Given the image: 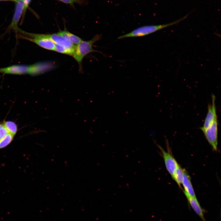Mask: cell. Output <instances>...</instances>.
Wrapping results in <instances>:
<instances>
[{
  "label": "cell",
  "mask_w": 221,
  "mask_h": 221,
  "mask_svg": "<svg viewBox=\"0 0 221 221\" xmlns=\"http://www.w3.org/2000/svg\"><path fill=\"white\" fill-rule=\"evenodd\" d=\"M52 64L45 62L37 63L31 65L15 64L0 68V73L4 74H29L37 75L51 69Z\"/></svg>",
  "instance_id": "cell-1"
},
{
  "label": "cell",
  "mask_w": 221,
  "mask_h": 221,
  "mask_svg": "<svg viewBox=\"0 0 221 221\" xmlns=\"http://www.w3.org/2000/svg\"><path fill=\"white\" fill-rule=\"evenodd\" d=\"M188 16V14H187L184 17L177 21L167 24L159 25H146L134 29L130 33L119 37L118 39H121L126 38L145 36L162 29L177 24L186 18Z\"/></svg>",
  "instance_id": "cell-2"
},
{
  "label": "cell",
  "mask_w": 221,
  "mask_h": 221,
  "mask_svg": "<svg viewBox=\"0 0 221 221\" xmlns=\"http://www.w3.org/2000/svg\"><path fill=\"white\" fill-rule=\"evenodd\" d=\"M101 38V35L97 34L91 39L88 41H82L76 45L72 56L78 63L79 69H82V62L84 56L89 53L97 51L93 48V45Z\"/></svg>",
  "instance_id": "cell-3"
},
{
  "label": "cell",
  "mask_w": 221,
  "mask_h": 221,
  "mask_svg": "<svg viewBox=\"0 0 221 221\" xmlns=\"http://www.w3.org/2000/svg\"><path fill=\"white\" fill-rule=\"evenodd\" d=\"M218 126V121L216 119L210 127L203 131L208 142L213 149L215 151L217 149Z\"/></svg>",
  "instance_id": "cell-4"
},
{
  "label": "cell",
  "mask_w": 221,
  "mask_h": 221,
  "mask_svg": "<svg viewBox=\"0 0 221 221\" xmlns=\"http://www.w3.org/2000/svg\"><path fill=\"white\" fill-rule=\"evenodd\" d=\"M211 96L212 103L209 104L208 106V111L204 124L203 126L200 128L202 131L210 127L213 122L217 119L215 104V97L214 94H212Z\"/></svg>",
  "instance_id": "cell-5"
},
{
  "label": "cell",
  "mask_w": 221,
  "mask_h": 221,
  "mask_svg": "<svg viewBox=\"0 0 221 221\" xmlns=\"http://www.w3.org/2000/svg\"><path fill=\"white\" fill-rule=\"evenodd\" d=\"M157 145L161 151L166 169L173 177L179 164L169 152L166 151L158 145Z\"/></svg>",
  "instance_id": "cell-6"
},
{
  "label": "cell",
  "mask_w": 221,
  "mask_h": 221,
  "mask_svg": "<svg viewBox=\"0 0 221 221\" xmlns=\"http://www.w3.org/2000/svg\"><path fill=\"white\" fill-rule=\"evenodd\" d=\"M15 13L11 23L8 27L6 32L8 33L12 29L16 33L19 28L18 24L21 16L24 9V0H16Z\"/></svg>",
  "instance_id": "cell-7"
},
{
  "label": "cell",
  "mask_w": 221,
  "mask_h": 221,
  "mask_svg": "<svg viewBox=\"0 0 221 221\" xmlns=\"http://www.w3.org/2000/svg\"><path fill=\"white\" fill-rule=\"evenodd\" d=\"M44 37L51 40L55 45L66 48L76 49V45H74L67 38L56 33L53 34H43Z\"/></svg>",
  "instance_id": "cell-8"
},
{
  "label": "cell",
  "mask_w": 221,
  "mask_h": 221,
  "mask_svg": "<svg viewBox=\"0 0 221 221\" xmlns=\"http://www.w3.org/2000/svg\"><path fill=\"white\" fill-rule=\"evenodd\" d=\"M184 193L189 204L194 211L199 216L202 221H206L204 216V213L205 211L201 206L196 197H191L185 192H184Z\"/></svg>",
  "instance_id": "cell-9"
},
{
  "label": "cell",
  "mask_w": 221,
  "mask_h": 221,
  "mask_svg": "<svg viewBox=\"0 0 221 221\" xmlns=\"http://www.w3.org/2000/svg\"><path fill=\"white\" fill-rule=\"evenodd\" d=\"M182 184L184 188V192L186 193L191 197H196L191 181L190 177L186 170L184 169H183V175Z\"/></svg>",
  "instance_id": "cell-10"
},
{
  "label": "cell",
  "mask_w": 221,
  "mask_h": 221,
  "mask_svg": "<svg viewBox=\"0 0 221 221\" xmlns=\"http://www.w3.org/2000/svg\"><path fill=\"white\" fill-rule=\"evenodd\" d=\"M56 33L67 38L75 45H77L83 41L79 37L66 30L60 31Z\"/></svg>",
  "instance_id": "cell-11"
},
{
  "label": "cell",
  "mask_w": 221,
  "mask_h": 221,
  "mask_svg": "<svg viewBox=\"0 0 221 221\" xmlns=\"http://www.w3.org/2000/svg\"><path fill=\"white\" fill-rule=\"evenodd\" d=\"M183 175V169L178 165L177 166L172 178L176 182L177 184L181 187Z\"/></svg>",
  "instance_id": "cell-12"
},
{
  "label": "cell",
  "mask_w": 221,
  "mask_h": 221,
  "mask_svg": "<svg viewBox=\"0 0 221 221\" xmlns=\"http://www.w3.org/2000/svg\"><path fill=\"white\" fill-rule=\"evenodd\" d=\"M9 133L14 136L17 132V127L16 124L14 122L8 121L5 122L3 123Z\"/></svg>",
  "instance_id": "cell-13"
},
{
  "label": "cell",
  "mask_w": 221,
  "mask_h": 221,
  "mask_svg": "<svg viewBox=\"0 0 221 221\" xmlns=\"http://www.w3.org/2000/svg\"><path fill=\"white\" fill-rule=\"evenodd\" d=\"M14 136L8 133L0 140V149L6 147L12 141Z\"/></svg>",
  "instance_id": "cell-14"
},
{
  "label": "cell",
  "mask_w": 221,
  "mask_h": 221,
  "mask_svg": "<svg viewBox=\"0 0 221 221\" xmlns=\"http://www.w3.org/2000/svg\"><path fill=\"white\" fill-rule=\"evenodd\" d=\"M75 49L67 48L55 45V51L62 54H68L72 56Z\"/></svg>",
  "instance_id": "cell-15"
},
{
  "label": "cell",
  "mask_w": 221,
  "mask_h": 221,
  "mask_svg": "<svg viewBox=\"0 0 221 221\" xmlns=\"http://www.w3.org/2000/svg\"><path fill=\"white\" fill-rule=\"evenodd\" d=\"M64 3L69 4L70 5H73V4L76 3H81L82 0H58Z\"/></svg>",
  "instance_id": "cell-16"
},
{
  "label": "cell",
  "mask_w": 221,
  "mask_h": 221,
  "mask_svg": "<svg viewBox=\"0 0 221 221\" xmlns=\"http://www.w3.org/2000/svg\"><path fill=\"white\" fill-rule=\"evenodd\" d=\"M8 133V131L3 125L0 129V140Z\"/></svg>",
  "instance_id": "cell-17"
},
{
  "label": "cell",
  "mask_w": 221,
  "mask_h": 221,
  "mask_svg": "<svg viewBox=\"0 0 221 221\" xmlns=\"http://www.w3.org/2000/svg\"><path fill=\"white\" fill-rule=\"evenodd\" d=\"M31 0H24V9H23V13L24 14L25 13V12L27 8L28 7Z\"/></svg>",
  "instance_id": "cell-18"
},
{
  "label": "cell",
  "mask_w": 221,
  "mask_h": 221,
  "mask_svg": "<svg viewBox=\"0 0 221 221\" xmlns=\"http://www.w3.org/2000/svg\"><path fill=\"white\" fill-rule=\"evenodd\" d=\"M16 0H0V1H11L16 2Z\"/></svg>",
  "instance_id": "cell-19"
},
{
  "label": "cell",
  "mask_w": 221,
  "mask_h": 221,
  "mask_svg": "<svg viewBox=\"0 0 221 221\" xmlns=\"http://www.w3.org/2000/svg\"><path fill=\"white\" fill-rule=\"evenodd\" d=\"M3 126V124H0V129Z\"/></svg>",
  "instance_id": "cell-20"
}]
</instances>
